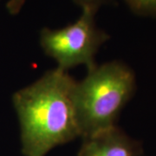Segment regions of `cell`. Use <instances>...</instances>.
Segmentation results:
<instances>
[{
  "label": "cell",
  "mask_w": 156,
  "mask_h": 156,
  "mask_svg": "<svg viewBox=\"0 0 156 156\" xmlns=\"http://www.w3.org/2000/svg\"><path fill=\"white\" fill-rule=\"evenodd\" d=\"M129 10L140 17H156V0H123Z\"/></svg>",
  "instance_id": "5b68a950"
},
{
  "label": "cell",
  "mask_w": 156,
  "mask_h": 156,
  "mask_svg": "<svg viewBox=\"0 0 156 156\" xmlns=\"http://www.w3.org/2000/svg\"><path fill=\"white\" fill-rule=\"evenodd\" d=\"M135 90V75L122 62H105L88 70L75 89L81 137L116 126L121 112Z\"/></svg>",
  "instance_id": "7a4b0ae2"
},
{
  "label": "cell",
  "mask_w": 156,
  "mask_h": 156,
  "mask_svg": "<svg viewBox=\"0 0 156 156\" xmlns=\"http://www.w3.org/2000/svg\"><path fill=\"white\" fill-rule=\"evenodd\" d=\"M74 3L82 8L83 11L96 14L102 5L111 4L115 0H73Z\"/></svg>",
  "instance_id": "8992f818"
},
{
  "label": "cell",
  "mask_w": 156,
  "mask_h": 156,
  "mask_svg": "<svg viewBox=\"0 0 156 156\" xmlns=\"http://www.w3.org/2000/svg\"><path fill=\"white\" fill-rule=\"evenodd\" d=\"M25 2L26 0H9L6 3V9L11 15H17Z\"/></svg>",
  "instance_id": "52a82bcc"
},
{
  "label": "cell",
  "mask_w": 156,
  "mask_h": 156,
  "mask_svg": "<svg viewBox=\"0 0 156 156\" xmlns=\"http://www.w3.org/2000/svg\"><path fill=\"white\" fill-rule=\"evenodd\" d=\"M142 143L117 126L83 138L77 156H142Z\"/></svg>",
  "instance_id": "277c9868"
},
{
  "label": "cell",
  "mask_w": 156,
  "mask_h": 156,
  "mask_svg": "<svg viewBox=\"0 0 156 156\" xmlns=\"http://www.w3.org/2000/svg\"><path fill=\"white\" fill-rule=\"evenodd\" d=\"M95 16L83 11L81 17L67 26L42 29L40 45L45 54L58 63V69L68 71L84 65L90 70L97 65L95 55L110 36L96 26Z\"/></svg>",
  "instance_id": "3957f363"
},
{
  "label": "cell",
  "mask_w": 156,
  "mask_h": 156,
  "mask_svg": "<svg viewBox=\"0 0 156 156\" xmlns=\"http://www.w3.org/2000/svg\"><path fill=\"white\" fill-rule=\"evenodd\" d=\"M77 81L58 68L14 93L24 156H45L57 146L82 136L75 89Z\"/></svg>",
  "instance_id": "6da1fadb"
}]
</instances>
